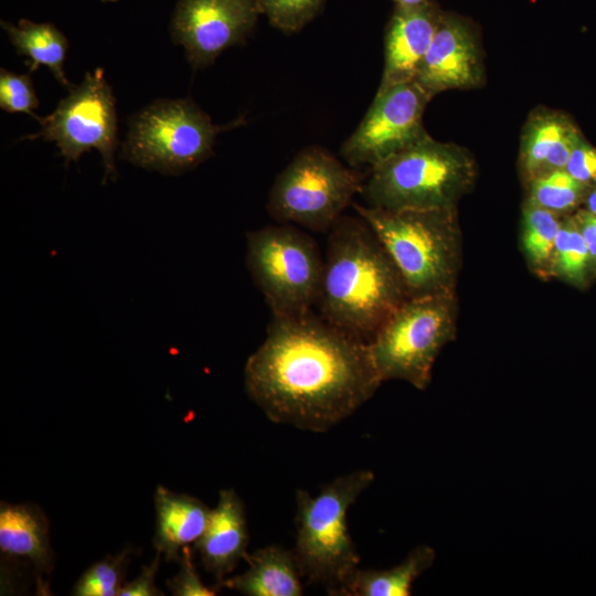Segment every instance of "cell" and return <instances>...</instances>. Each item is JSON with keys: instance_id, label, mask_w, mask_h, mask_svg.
Masks as SVG:
<instances>
[{"instance_id": "obj_1", "label": "cell", "mask_w": 596, "mask_h": 596, "mask_svg": "<svg viewBox=\"0 0 596 596\" xmlns=\"http://www.w3.org/2000/svg\"><path fill=\"white\" fill-rule=\"evenodd\" d=\"M249 398L274 423L324 433L382 384L369 343L311 310L273 316L244 368Z\"/></svg>"}, {"instance_id": "obj_2", "label": "cell", "mask_w": 596, "mask_h": 596, "mask_svg": "<svg viewBox=\"0 0 596 596\" xmlns=\"http://www.w3.org/2000/svg\"><path fill=\"white\" fill-rule=\"evenodd\" d=\"M407 298L397 268L365 221L339 217L329 231L323 259L320 316L369 341Z\"/></svg>"}, {"instance_id": "obj_3", "label": "cell", "mask_w": 596, "mask_h": 596, "mask_svg": "<svg viewBox=\"0 0 596 596\" xmlns=\"http://www.w3.org/2000/svg\"><path fill=\"white\" fill-rule=\"evenodd\" d=\"M391 257L408 298L456 292L462 265L457 207L386 210L352 203Z\"/></svg>"}, {"instance_id": "obj_4", "label": "cell", "mask_w": 596, "mask_h": 596, "mask_svg": "<svg viewBox=\"0 0 596 596\" xmlns=\"http://www.w3.org/2000/svg\"><path fill=\"white\" fill-rule=\"evenodd\" d=\"M472 155L428 134L371 168L361 194L369 206L386 210L457 207L477 179Z\"/></svg>"}, {"instance_id": "obj_5", "label": "cell", "mask_w": 596, "mask_h": 596, "mask_svg": "<svg viewBox=\"0 0 596 596\" xmlns=\"http://www.w3.org/2000/svg\"><path fill=\"white\" fill-rule=\"evenodd\" d=\"M374 479L371 470L359 469L321 486L315 496L296 491L292 552L301 576L323 586L329 595L342 596L359 570L361 560L347 514Z\"/></svg>"}, {"instance_id": "obj_6", "label": "cell", "mask_w": 596, "mask_h": 596, "mask_svg": "<svg viewBox=\"0 0 596 596\" xmlns=\"http://www.w3.org/2000/svg\"><path fill=\"white\" fill-rule=\"evenodd\" d=\"M457 318L456 292L407 298L368 341L382 382L425 390L437 356L456 337Z\"/></svg>"}, {"instance_id": "obj_7", "label": "cell", "mask_w": 596, "mask_h": 596, "mask_svg": "<svg viewBox=\"0 0 596 596\" xmlns=\"http://www.w3.org/2000/svg\"><path fill=\"white\" fill-rule=\"evenodd\" d=\"M360 173L319 146L299 151L278 173L267 202L278 223L329 232L343 210L361 193Z\"/></svg>"}, {"instance_id": "obj_8", "label": "cell", "mask_w": 596, "mask_h": 596, "mask_svg": "<svg viewBox=\"0 0 596 596\" xmlns=\"http://www.w3.org/2000/svg\"><path fill=\"white\" fill-rule=\"evenodd\" d=\"M246 264L273 316H294L317 305L323 259L316 242L291 224L247 233Z\"/></svg>"}, {"instance_id": "obj_9", "label": "cell", "mask_w": 596, "mask_h": 596, "mask_svg": "<svg viewBox=\"0 0 596 596\" xmlns=\"http://www.w3.org/2000/svg\"><path fill=\"white\" fill-rule=\"evenodd\" d=\"M222 129L191 99H159L130 118L121 157L145 169L180 174L212 155Z\"/></svg>"}, {"instance_id": "obj_10", "label": "cell", "mask_w": 596, "mask_h": 596, "mask_svg": "<svg viewBox=\"0 0 596 596\" xmlns=\"http://www.w3.org/2000/svg\"><path fill=\"white\" fill-rule=\"evenodd\" d=\"M68 91L56 108L40 119V130L21 139L54 141L66 163L76 162L84 152L97 149L106 174L115 173L116 100L104 71L87 72L83 81Z\"/></svg>"}, {"instance_id": "obj_11", "label": "cell", "mask_w": 596, "mask_h": 596, "mask_svg": "<svg viewBox=\"0 0 596 596\" xmlns=\"http://www.w3.org/2000/svg\"><path fill=\"white\" fill-rule=\"evenodd\" d=\"M433 98L415 79L380 84L375 97L340 152L353 168L370 167L413 145L427 131L423 116Z\"/></svg>"}, {"instance_id": "obj_12", "label": "cell", "mask_w": 596, "mask_h": 596, "mask_svg": "<svg viewBox=\"0 0 596 596\" xmlns=\"http://www.w3.org/2000/svg\"><path fill=\"white\" fill-rule=\"evenodd\" d=\"M260 9L257 0H178L170 33L184 47L193 68L211 65L254 30Z\"/></svg>"}, {"instance_id": "obj_13", "label": "cell", "mask_w": 596, "mask_h": 596, "mask_svg": "<svg viewBox=\"0 0 596 596\" xmlns=\"http://www.w3.org/2000/svg\"><path fill=\"white\" fill-rule=\"evenodd\" d=\"M483 77L477 24L464 15L444 11L414 79L434 97L448 89L479 87Z\"/></svg>"}, {"instance_id": "obj_14", "label": "cell", "mask_w": 596, "mask_h": 596, "mask_svg": "<svg viewBox=\"0 0 596 596\" xmlns=\"http://www.w3.org/2000/svg\"><path fill=\"white\" fill-rule=\"evenodd\" d=\"M443 12L434 0L395 4L385 30L381 84L414 79Z\"/></svg>"}, {"instance_id": "obj_15", "label": "cell", "mask_w": 596, "mask_h": 596, "mask_svg": "<svg viewBox=\"0 0 596 596\" xmlns=\"http://www.w3.org/2000/svg\"><path fill=\"white\" fill-rule=\"evenodd\" d=\"M248 528L245 507L234 489H222L217 504L211 511L207 526L195 542L201 563L222 587L226 576L241 560H245L248 546Z\"/></svg>"}, {"instance_id": "obj_16", "label": "cell", "mask_w": 596, "mask_h": 596, "mask_svg": "<svg viewBox=\"0 0 596 596\" xmlns=\"http://www.w3.org/2000/svg\"><path fill=\"white\" fill-rule=\"evenodd\" d=\"M581 138L577 127L565 114L545 107L532 110L520 140L519 169L523 182L565 169Z\"/></svg>"}, {"instance_id": "obj_17", "label": "cell", "mask_w": 596, "mask_h": 596, "mask_svg": "<svg viewBox=\"0 0 596 596\" xmlns=\"http://www.w3.org/2000/svg\"><path fill=\"white\" fill-rule=\"evenodd\" d=\"M0 551L2 557L31 565L39 587H43V576L53 570L54 554L49 521L38 505L1 502Z\"/></svg>"}, {"instance_id": "obj_18", "label": "cell", "mask_w": 596, "mask_h": 596, "mask_svg": "<svg viewBox=\"0 0 596 596\" xmlns=\"http://www.w3.org/2000/svg\"><path fill=\"white\" fill-rule=\"evenodd\" d=\"M153 546L167 561L178 562L181 551L204 533L212 509L200 499L158 486L155 492Z\"/></svg>"}, {"instance_id": "obj_19", "label": "cell", "mask_w": 596, "mask_h": 596, "mask_svg": "<svg viewBox=\"0 0 596 596\" xmlns=\"http://www.w3.org/2000/svg\"><path fill=\"white\" fill-rule=\"evenodd\" d=\"M248 568L226 578L222 587L246 596H300L301 574L292 550L268 545L247 554Z\"/></svg>"}, {"instance_id": "obj_20", "label": "cell", "mask_w": 596, "mask_h": 596, "mask_svg": "<svg viewBox=\"0 0 596 596\" xmlns=\"http://www.w3.org/2000/svg\"><path fill=\"white\" fill-rule=\"evenodd\" d=\"M0 24L17 53L29 60L30 73L45 66L62 86L72 88L63 68L68 41L54 24L28 19H20L17 25L4 20Z\"/></svg>"}, {"instance_id": "obj_21", "label": "cell", "mask_w": 596, "mask_h": 596, "mask_svg": "<svg viewBox=\"0 0 596 596\" xmlns=\"http://www.w3.org/2000/svg\"><path fill=\"white\" fill-rule=\"evenodd\" d=\"M435 557V550L423 544L389 570L359 568L342 596H409L414 581L433 565Z\"/></svg>"}, {"instance_id": "obj_22", "label": "cell", "mask_w": 596, "mask_h": 596, "mask_svg": "<svg viewBox=\"0 0 596 596\" xmlns=\"http://www.w3.org/2000/svg\"><path fill=\"white\" fill-rule=\"evenodd\" d=\"M564 216L526 199L522 203L521 252L529 269L542 279L550 278L555 241Z\"/></svg>"}, {"instance_id": "obj_23", "label": "cell", "mask_w": 596, "mask_h": 596, "mask_svg": "<svg viewBox=\"0 0 596 596\" xmlns=\"http://www.w3.org/2000/svg\"><path fill=\"white\" fill-rule=\"evenodd\" d=\"M594 274L590 256L575 215H565L556 236L550 278L583 288Z\"/></svg>"}, {"instance_id": "obj_24", "label": "cell", "mask_w": 596, "mask_h": 596, "mask_svg": "<svg viewBox=\"0 0 596 596\" xmlns=\"http://www.w3.org/2000/svg\"><path fill=\"white\" fill-rule=\"evenodd\" d=\"M525 185L528 201L563 216L585 201L590 190L564 169L536 177Z\"/></svg>"}, {"instance_id": "obj_25", "label": "cell", "mask_w": 596, "mask_h": 596, "mask_svg": "<svg viewBox=\"0 0 596 596\" xmlns=\"http://www.w3.org/2000/svg\"><path fill=\"white\" fill-rule=\"evenodd\" d=\"M132 554L131 547L91 565L76 581L72 595L118 596Z\"/></svg>"}, {"instance_id": "obj_26", "label": "cell", "mask_w": 596, "mask_h": 596, "mask_svg": "<svg viewBox=\"0 0 596 596\" xmlns=\"http://www.w3.org/2000/svg\"><path fill=\"white\" fill-rule=\"evenodd\" d=\"M260 13L285 33L302 30L323 9L327 0H257Z\"/></svg>"}, {"instance_id": "obj_27", "label": "cell", "mask_w": 596, "mask_h": 596, "mask_svg": "<svg viewBox=\"0 0 596 596\" xmlns=\"http://www.w3.org/2000/svg\"><path fill=\"white\" fill-rule=\"evenodd\" d=\"M32 78L30 74H17L8 70H0V107L7 113H24L40 121L41 117L34 114L39 107Z\"/></svg>"}, {"instance_id": "obj_28", "label": "cell", "mask_w": 596, "mask_h": 596, "mask_svg": "<svg viewBox=\"0 0 596 596\" xmlns=\"http://www.w3.org/2000/svg\"><path fill=\"white\" fill-rule=\"evenodd\" d=\"M179 572L174 577L168 579L167 585L170 592L175 596H213L216 595L219 587L206 586L196 572L193 563L192 550L185 546L181 551Z\"/></svg>"}, {"instance_id": "obj_29", "label": "cell", "mask_w": 596, "mask_h": 596, "mask_svg": "<svg viewBox=\"0 0 596 596\" xmlns=\"http://www.w3.org/2000/svg\"><path fill=\"white\" fill-rule=\"evenodd\" d=\"M564 170L589 189L594 188L596 185V148L582 137L573 149Z\"/></svg>"}, {"instance_id": "obj_30", "label": "cell", "mask_w": 596, "mask_h": 596, "mask_svg": "<svg viewBox=\"0 0 596 596\" xmlns=\"http://www.w3.org/2000/svg\"><path fill=\"white\" fill-rule=\"evenodd\" d=\"M162 555L156 551V557L149 565L141 568L140 574L132 581L125 583L118 596H161L163 593L156 586Z\"/></svg>"}, {"instance_id": "obj_31", "label": "cell", "mask_w": 596, "mask_h": 596, "mask_svg": "<svg viewBox=\"0 0 596 596\" xmlns=\"http://www.w3.org/2000/svg\"><path fill=\"white\" fill-rule=\"evenodd\" d=\"M575 219L586 243L594 274H596V215L585 209L578 211Z\"/></svg>"}, {"instance_id": "obj_32", "label": "cell", "mask_w": 596, "mask_h": 596, "mask_svg": "<svg viewBox=\"0 0 596 596\" xmlns=\"http://www.w3.org/2000/svg\"><path fill=\"white\" fill-rule=\"evenodd\" d=\"M585 202L586 210L596 215V185L589 190Z\"/></svg>"}, {"instance_id": "obj_33", "label": "cell", "mask_w": 596, "mask_h": 596, "mask_svg": "<svg viewBox=\"0 0 596 596\" xmlns=\"http://www.w3.org/2000/svg\"><path fill=\"white\" fill-rule=\"evenodd\" d=\"M392 1H394L395 4H416L425 0H392Z\"/></svg>"}, {"instance_id": "obj_34", "label": "cell", "mask_w": 596, "mask_h": 596, "mask_svg": "<svg viewBox=\"0 0 596 596\" xmlns=\"http://www.w3.org/2000/svg\"><path fill=\"white\" fill-rule=\"evenodd\" d=\"M100 1L104 3H114V2H117L118 0H100Z\"/></svg>"}]
</instances>
